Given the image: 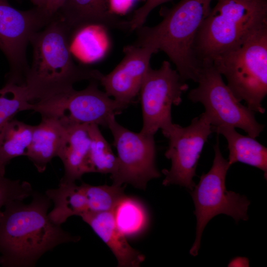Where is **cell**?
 Instances as JSON below:
<instances>
[{
	"label": "cell",
	"instance_id": "6da1fadb",
	"mask_svg": "<svg viewBox=\"0 0 267 267\" xmlns=\"http://www.w3.org/2000/svg\"><path fill=\"white\" fill-rule=\"evenodd\" d=\"M32 201L14 200L4 206L0 221V265L5 267H33L46 252L80 238L52 222L47 211L51 200L45 194L33 192Z\"/></svg>",
	"mask_w": 267,
	"mask_h": 267
},
{
	"label": "cell",
	"instance_id": "7a4b0ae2",
	"mask_svg": "<svg viewBox=\"0 0 267 267\" xmlns=\"http://www.w3.org/2000/svg\"><path fill=\"white\" fill-rule=\"evenodd\" d=\"M73 34L57 13L31 38L33 61L24 85L30 102L44 100L68 91L78 82H99L101 73L78 65L74 61L70 46Z\"/></svg>",
	"mask_w": 267,
	"mask_h": 267
},
{
	"label": "cell",
	"instance_id": "3957f363",
	"mask_svg": "<svg viewBox=\"0 0 267 267\" xmlns=\"http://www.w3.org/2000/svg\"><path fill=\"white\" fill-rule=\"evenodd\" d=\"M212 0H180L157 25L136 29L134 45L163 51L183 81L196 82L201 65L196 58L193 45L198 31L211 10Z\"/></svg>",
	"mask_w": 267,
	"mask_h": 267
},
{
	"label": "cell",
	"instance_id": "277c9868",
	"mask_svg": "<svg viewBox=\"0 0 267 267\" xmlns=\"http://www.w3.org/2000/svg\"><path fill=\"white\" fill-rule=\"evenodd\" d=\"M197 33L193 50L201 65L241 46L267 27L266 0H217Z\"/></svg>",
	"mask_w": 267,
	"mask_h": 267
},
{
	"label": "cell",
	"instance_id": "5b68a950",
	"mask_svg": "<svg viewBox=\"0 0 267 267\" xmlns=\"http://www.w3.org/2000/svg\"><path fill=\"white\" fill-rule=\"evenodd\" d=\"M227 80V86L239 101L254 112L264 113L262 102L267 94V27L241 46L212 62Z\"/></svg>",
	"mask_w": 267,
	"mask_h": 267
},
{
	"label": "cell",
	"instance_id": "8992f818",
	"mask_svg": "<svg viewBox=\"0 0 267 267\" xmlns=\"http://www.w3.org/2000/svg\"><path fill=\"white\" fill-rule=\"evenodd\" d=\"M218 141L214 146L215 156L212 167L202 175L198 183L190 192L197 221L196 237L189 251L193 256L198 254L203 230L213 218L222 214L231 217L236 222L248 219L249 201L245 196L226 188V175L230 165L222 156Z\"/></svg>",
	"mask_w": 267,
	"mask_h": 267
},
{
	"label": "cell",
	"instance_id": "52a82bcc",
	"mask_svg": "<svg viewBox=\"0 0 267 267\" xmlns=\"http://www.w3.org/2000/svg\"><path fill=\"white\" fill-rule=\"evenodd\" d=\"M98 82L90 81L86 88L71 90L47 99L30 103L28 110L42 117L54 118L66 127L76 124H95L108 128L110 120L128 106L100 90Z\"/></svg>",
	"mask_w": 267,
	"mask_h": 267
},
{
	"label": "cell",
	"instance_id": "ba28073f",
	"mask_svg": "<svg viewBox=\"0 0 267 267\" xmlns=\"http://www.w3.org/2000/svg\"><path fill=\"white\" fill-rule=\"evenodd\" d=\"M196 82L198 86L189 91L188 98L203 104L212 126L237 128L254 138L259 136L264 125L256 121L254 111L236 99L212 63L202 65Z\"/></svg>",
	"mask_w": 267,
	"mask_h": 267
},
{
	"label": "cell",
	"instance_id": "9c48e42d",
	"mask_svg": "<svg viewBox=\"0 0 267 267\" xmlns=\"http://www.w3.org/2000/svg\"><path fill=\"white\" fill-rule=\"evenodd\" d=\"M55 17L48 15L43 7L22 11L12 7L7 0H0V49L10 65L6 82L24 86L29 69L27 44Z\"/></svg>",
	"mask_w": 267,
	"mask_h": 267
},
{
	"label": "cell",
	"instance_id": "30bf717a",
	"mask_svg": "<svg viewBox=\"0 0 267 267\" xmlns=\"http://www.w3.org/2000/svg\"><path fill=\"white\" fill-rule=\"evenodd\" d=\"M188 89L169 61H164L158 69L150 67L139 92L143 119L140 132L154 135L160 129L165 136L173 124L172 107L181 102Z\"/></svg>",
	"mask_w": 267,
	"mask_h": 267
},
{
	"label": "cell",
	"instance_id": "8fae6325",
	"mask_svg": "<svg viewBox=\"0 0 267 267\" xmlns=\"http://www.w3.org/2000/svg\"><path fill=\"white\" fill-rule=\"evenodd\" d=\"M116 148L118 165L111 176L113 183L129 184L145 190L150 180L160 177L155 165L154 135L132 132L119 124L115 118L108 124Z\"/></svg>",
	"mask_w": 267,
	"mask_h": 267
},
{
	"label": "cell",
	"instance_id": "7c38bea8",
	"mask_svg": "<svg viewBox=\"0 0 267 267\" xmlns=\"http://www.w3.org/2000/svg\"><path fill=\"white\" fill-rule=\"evenodd\" d=\"M212 125L203 113L193 118L185 127L174 124L165 136L169 139L165 157L171 160L169 170L164 169L162 184H178L192 190L195 185L193 178L204 145L213 133Z\"/></svg>",
	"mask_w": 267,
	"mask_h": 267
},
{
	"label": "cell",
	"instance_id": "4fadbf2b",
	"mask_svg": "<svg viewBox=\"0 0 267 267\" xmlns=\"http://www.w3.org/2000/svg\"><path fill=\"white\" fill-rule=\"evenodd\" d=\"M156 50L134 44L124 49L121 61L109 74L102 75L99 83L105 92L116 101L129 106L139 94Z\"/></svg>",
	"mask_w": 267,
	"mask_h": 267
},
{
	"label": "cell",
	"instance_id": "5bb4252c",
	"mask_svg": "<svg viewBox=\"0 0 267 267\" xmlns=\"http://www.w3.org/2000/svg\"><path fill=\"white\" fill-rule=\"evenodd\" d=\"M57 13L73 34L92 25L130 30L129 21L121 19L112 12L109 0H67Z\"/></svg>",
	"mask_w": 267,
	"mask_h": 267
},
{
	"label": "cell",
	"instance_id": "9a60e30c",
	"mask_svg": "<svg viewBox=\"0 0 267 267\" xmlns=\"http://www.w3.org/2000/svg\"><path fill=\"white\" fill-rule=\"evenodd\" d=\"M106 244L115 256L119 267H138L145 256L133 248L119 229L113 212L87 211L80 216Z\"/></svg>",
	"mask_w": 267,
	"mask_h": 267
},
{
	"label": "cell",
	"instance_id": "2e32d148",
	"mask_svg": "<svg viewBox=\"0 0 267 267\" xmlns=\"http://www.w3.org/2000/svg\"><path fill=\"white\" fill-rule=\"evenodd\" d=\"M65 128V137L58 155L64 168V175L60 181L72 182L88 173L90 137L89 125L76 124Z\"/></svg>",
	"mask_w": 267,
	"mask_h": 267
},
{
	"label": "cell",
	"instance_id": "e0dca14e",
	"mask_svg": "<svg viewBox=\"0 0 267 267\" xmlns=\"http://www.w3.org/2000/svg\"><path fill=\"white\" fill-rule=\"evenodd\" d=\"M42 118L40 124L34 126L27 154L40 173L44 172L51 159L58 156L66 131V128L56 119Z\"/></svg>",
	"mask_w": 267,
	"mask_h": 267
},
{
	"label": "cell",
	"instance_id": "ac0fdd59",
	"mask_svg": "<svg viewBox=\"0 0 267 267\" xmlns=\"http://www.w3.org/2000/svg\"><path fill=\"white\" fill-rule=\"evenodd\" d=\"M213 132L222 134L227 142L231 166L236 162L243 163L262 170L267 178V148L255 138L238 133L235 128L228 126H212Z\"/></svg>",
	"mask_w": 267,
	"mask_h": 267
},
{
	"label": "cell",
	"instance_id": "d6986e66",
	"mask_svg": "<svg viewBox=\"0 0 267 267\" xmlns=\"http://www.w3.org/2000/svg\"><path fill=\"white\" fill-rule=\"evenodd\" d=\"M46 195L53 203L54 207L48 214L49 219L61 225L73 216H80L88 211L87 201L81 184L75 182L60 181L57 188L49 189Z\"/></svg>",
	"mask_w": 267,
	"mask_h": 267
},
{
	"label": "cell",
	"instance_id": "ffe728a7",
	"mask_svg": "<svg viewBox=\"0 0 267 267\" xmlns=\"http://www.w3.org/2000/svg\"><path fill=\"white\" fill-rule=\"evenodd\" d=\"M34 126L13 118L4 126L0 135V175L4 176L6 166L11 159L27 156Z\"/></svg>",
	"mask_w": 267,
	"mask_h": 267
},
{
	"label": "cell",
	"instance_id": "44dd1931",
	"mask_svg": "<svg viewBox=\"0 0 267 267\" xmlns=\"http://www.w3.org/2000/svg\"><path fill=\"white\" fill-rule=\"evenodd\" d=\"M113 214L117 226L127 238L140 235L149 224V214L144 205L137 199L126 194Z\"/></svg>",
	"mask_w": 267,
	"mask_h": 267
},
{
	"label": "cell",
	"instance_id": "7402d4cb",
	"mask_svg": "<svg viewBox=\"0 0 267 267\" xmlns=\"http://www.w3.org/2000/svg\"><path fill=\"white\" fill-rule=\"evenodd\" d=\"M90 137L88 169V173H98L113 175L118 165L117 156L112 151L111 147L101 133L98 126L89 125Z\"/></svg>",
	"mask_w": 267,
	"mask_h": 267
},
{
	"label": "cell",
	"instance_id": "603a6c76",
	"mask_svg": "<svg viewBox=\"0 0 267 267\" xmlns=\"http://www.w3.org/2000/svg\"><path fill=\"white\" fill-rule=\"evenodd\" d=\"M86 197L88 211L113 212L120 200L125 195V187L112 183L92 185L81 184Z\"/></svg>",
	"mask_w": 267,
	"mask_h": 267
},
{
	"label": "cell",
	"instance_id": "cb8c5ba5",
	"mask_svg": "<svg viewBox=\"0 0 267 267\" xmlns=\"http://www.w3.org/2000/svg\"><path fill=\"white\" fill-rule=\"evenodd\" d=\"M25 86L6 83L0 89V135L5 125L30 103Z\"/></svg>",
	"mask_w": 267,
	"mask_h": 267
},
{
	"label": "cell",
	"instance_id": "d4e9b609",
	"mask_svg": "<svg viewBox=\"0 0 267 267\" xmlns=\"http://www.w3.org/2000/svg\"><path fill=\"white\" fill-rule=\"evenodd\" d=\"M33 192L29 182L11 180L0 175V221L2 215V207L14 200L23 201L32 196Z\"/></svg>",
	"mask_w": 267,
	"mask_h": 267
},
{
	"label": "cell",
	"instance_id": "484cf974",
	"mask_svg": "<svg viewBox=\"0 0 267 267\" xmlns=\"http://www.w3.org/2000/svg\"><path fill=\"white\" fill-rule=\"evenodd\" d=\"M169 0H147L145 3L136 10L129 21L130 30H134L143 25L149 13L157 6Z\"/></svg>",
	"mask_w": 267,
	"mask_h": 267
},
{
	"label": "cell",
	"instance_id": "4316f807",
	"mask_svg": "<svg viewBox=\"0 0 267 267\" xmlns=\"http://www.w3.org/2000/svg\"><path fill=\"white\" fill-rule=\"evenodd\" d=\"M67 0H45L43 7L50 16H55Z\"/></svg>",
	"mask_w": 267,
	"mask_h": 267
},
{
	"label": "cell",
	"instance_id": "83f0119b",
	"mask_svg": "<svg viewBox=\"0 0 267 267\" xmlns=\"http://www.w3.org/2000/svg\"><path fill=\"white\" fill-rule=\"evenodd\" d=\"M134 0H109L111 10L119 11L128 9L133 2Z\"/></svg>",
	"mask_w": 267,
	"mask_h": 267
},
{
	"label": "cell",
	"instance_id": "f1b7e54d",
	"mask_svg": "<svg viewBox=\"0 0 267 267\" xmlns=\"http://www.w3.org/2000/svg\"><path fill=\"white\" fill-rule=\"evenodd\" d=\"M228 267H248V260L244 257H237L233 259L228 264Z\"/></svg>",
	"mask_w": 267,
	"mask_h": 267
},
{
	"label": "cell",
	"instance_id": "f546056e",
	"mask_svg": "<svg viewBox=\"0 0 267 267\" xmlns=\"http://www.w3.org/2000/svg\"><path fill=\"white\" fill-rule=\"evenodd\" d=\"M36 6L43 7L44 6L45 0H30Z\"/></svg>",
	"mask_w": 267,
	"mask_h": 267
}]
</instances>
